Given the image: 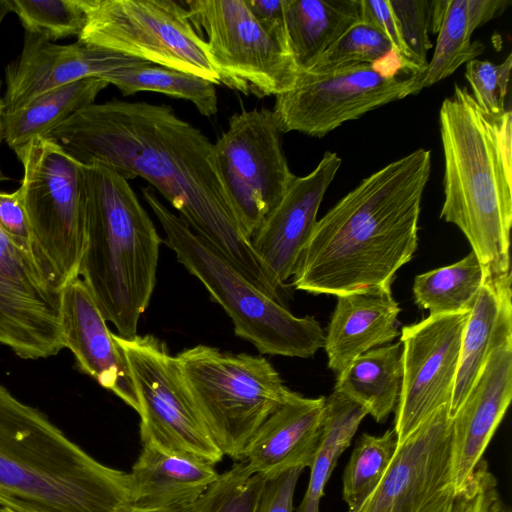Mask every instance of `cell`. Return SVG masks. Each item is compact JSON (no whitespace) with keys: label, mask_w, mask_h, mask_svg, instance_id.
<instances>
[{"label":"cell","mask_w":512,"mask_h":512,"mask_svg":"<svg viewBox=\"0 0 512 512\" xmlns=\"http://www.w3.org/2000/svg\"><path fill=\"white\" fill-rule=\"evenodd\" d=\"M108 85L101 78L91 77L37 96L20 109L4 113L3 139L16 152L34 138L47 137L72 114L93 104L98 94Z\"/></svg>","instance_id":"cell-26"},{"label":"cell","mask_w":512,"mask_h":512,"mask_svg":"<svg viewBox=\"0 0 512 512\" xmlns=\"http://www.w3.org/2000/svg\"><path fill=\"white\" fill-rule=\"evenodd\" d=\"M416 75L384 78L368 63L300 71L293 89L276 96L272 112L282 134L296 131L321 138L347 121L413 95Z\"/></svg>","instance_id":"cell-13"},{"label":"cell","mask_w":512,"mask_h":512,"mask_svg":"<svg viewBox=\"0 0 512 512\" xmlns=\"http://www.w3.org/2000/svg\"><path fill=\"white\" fill-rule=\"evenodd\" d=\"M182 382L224 456L243 461L261 424L294 391L262 356L197 345L175 355Z\"/></svg>","instance_id":"cell-7"},{"label":"cell","mask_w":512,"mask_h":512,"mask_svg":"<svg viewBox=\"0 0 512 512\" xmlns=\"http://www.w3.org/2000/svg\"><path fill=\"white\" fill-rule=\"evenodd\" d=\"M193 506L194 503L169 507L143 508L130 504L123 508L120 512H192Z\"/></svg>","instance_id":"cell-46"},{"label":"cell","mask_w":512,"mask_h":512,"mask_svg":"<svg viewBox=\"0 0 512 512\" xmlns=\"http://www.w3.org/2000/svg\"><path fill=\"white\" fill-rule=\"evenodd\" d=\"M11 12L10 11V8H9V5H8V1L7 0H0V25L3 21V19L5 18V16Z\"/></svg>","instance_id":"cell-49"},{"label":"cell","mask_w":512,"mask_h":512,"mask_svg":"<svg viewBox=\"0 0 512 512\" xmlns=\"http://www.w3.org/2000/svg\"><path fill=\"white\" fill-rule=\"evenodd\" d=\"M78 1L85 15L78 41L220 84L205 40L178 2Z\"/></svg>","instance_id":"cell-9"},{"label":"cell","mask_w":512,"mask_h":512,"mask_svg":"<svg viewBox=\"0 0 512 512\" xmlns=\"http://www.w3.org/2000/svg\"><path fill=\"white\" fill-rule=\"evenodd\" d=\"M0 229L35 260L33 238L19 188L12 193L0 192Z\"/></svg>","instance_id":"cell-39"},{"label":"cell","mask_w":512,"mask_h":512,"mask_svg":"<svg viewBox=\"0 0 512 512\" xmlns=\"http://www.w3.org/2000/svg\"><path fill=\"white\" fill-rule=\"evenodd\" d=\"M510 0H467V22L471 34L493 18L501 15Z\"/></svg>","instance_id":"cell-43"},{"label":"cell","mask_w":512,"mask_h":512,"mask_svg":"<svg viewBox=\"0 0 512 512\" xmlns=\"http://www.w3.org/2000/svg\"><path fill=\"white\" fill-rule=\"evenodd\" d=\"M341 164L337 153L326 151L309 174L295 177L250 239L255 254L281 289L295 272L317 222L320 204Z\"/></svg>","instance_id":"cell-18"},{"label":"cell","mask_w":512,"mask_h":512,"mask_svg":"<svg viewBox=\"0 0 512 512\" xmlns=\"http://www.w3.org/2000/svg\"><path fill=\"white\" fill-rule=\"evenodd\" d=\"M457 497L451 474V418L444 405L397 445L379 484L348 512H451Z\"/></svg>","instance_id":"cell-14"},{"label":"cell","mask_w":512,"mask_h":512,"mask_svg":"<svg viewBox=\"0 0 512 512\" xmlns=\"http://www.w3.org/2000/svg\"><path fill=\"white\" fill-rule=\"evenodd\" d=\"M0 494L43 512H120L130 505L128 473L98 462L2 384Z\"/></svg>","instance_id":"cell-3"},{"label":"cell","mask_w":512,"mask_h":512,"mask_svg":"<svg viewBox=\"0 0 512 512\" xmlns=\"http://www.w3.org/2000/svg\"><path fill=\"white\" fill-rule=\"evenodd\" d=\"M397 445L394 429L380 436L361 435L343 474V499L349 510L357 509L379 484Z\"/></svg>","instance_id":"cell-32"},{"label":"cell","mask_w":512,"mask_h":512,"mask_svg":"<svg viewBox=\"0 0 512 512\" xmlns=\"http://www.w3.org/2000/svg\"><path fill=\"white\" fill-rule=\"evenodd\" d=\"M512 55L500 64L488 60L472 59L466 63L465 78L479 108L492 117L502 115L508 91Z\"/></svg>","instance_id":"cell-36"},{"label":"cell","mask_w":512,"mask_h":512,"mask_svg":"<svg viewBox=\"0 0 512 512\" xmlns=\"http://www.w3.org/2000/svg\"><path fill=\"white\" fill-rule=\"evenodd\" d=\"M498 117L484 113L458 84L439 112L444 155L440 218L461 230L487 276L511 273L512 167L502 154Z\"/></svg>","instance_id":"cell-4"},{"label":"cell","mask_w":512,"mask_h":512,"mask_svg":"<svg viewBox=\"0 0 512 512\" xmlns=\"http://www.w3.org/2000/svg\"><path fill=\"white\" fill-rule=\"evenodd\" d=\"M0 344L28 360L49 358L64 348L61 291L1 229Z\"/></svg>","instance_id":"cell-16"},{"label":"cell","mask_w":512,"mask_h":512,"mask_svg":"<svg viewBox=\"0 0 512 512\" xmlns=\"http://www.w3.org/2000/svg\"><path fill=\"white\" fill-rule=\"evenodd\" d=\"M451 512H510L485 460L482 459L475 468L465 488L458 494Z\"/></svg>","instance_id":"cell-38"},{"label":"cell","mask_w":512,"mask_h":512,"mask_svg":"<svg viewBox=\"0 0 512 512\" xmlns=\"http://www.w3.org/2000/svg\"><path fill=\"white\" fill-rule=\"evenodd\" d=\"M61 315L64 348L73 353L78 369L139 413V400L125 355L79 276L61 291Z\"/></svg>","instance_id":"cell-20"},{"label":"cell","mask_w":512,"mask_h":512,"mask_svg":"<svg viewBox=\"0 0 512 512\" xmlns=\"http://www.w3.org/2000/svg\"><path fill=\"white\" fill-rule=\"evenodd\" d=\"M145 61L81 41L59 45L25 32L19 56L5 67V114L25 106L37 96L85 78L103 76Z\"/></svg>","instance_id":"cell-17"},{"label":"cell","mask_w":512,"mask_h":512,"mask_svg":"<svg viewBox=\"0 0 512 512\" xmlns=\"http://www.w3.org/2000/svg\"><path fill=\"white\" fill-rule=\"evenodd\" d=\"M84 174L88 238L79 277L105 320L130 338L150 303L162 240L120 172L93 162L84 165Z\"/></svg>","instance_id":"cell-5"},{"label":"cell","mask_w":512,"mask_h":512,"mask_svg":"<svg viewBox=\"0 0 512 512\" xmlns=\"http://www.w3.org/2000/svg\"><path fill=\"white\" fill-rule=\"evenodd\" d=\"M128 473L130 504L158 508L194 503L218 478L215 465L201 458L142 444Z\"/></svg>","instance_id":"cell-24"},{"label":"cell","mask_w":512,"mask_h":512,"mask_svg":"<svg viewBox=\"0 0 512 512\" xmlns=\"http://www.w3.org/2000/svg\"><path fill=\"white\" fill-rule=\"evenodd\" d=\"M23 166L19 189L31 230L34 258L55 289L79 276L88 238L84 165L49 137L15 152Z\"/></svg>","instance_id":"cell-8"},{"label":"cell","mask_w":512,"mask_h":512,"mask_svg":"<svg viewBox=\"0 0 512 512\" xmlns=\"http://www.w3.org/2000/svg\"><path fill=\"white\" fill-rule=\"evenodd\" d=\"M101 79L118 88L123 96L153 91L192 102L203 116L217 112L215 84L199 76L145 62L122 68Z\"/></svg>","instance_id":"cell-30"},{"label":"cell","mask_w":512,"mask_h":512,"mask_svg":"<svg viewBox=\"0 0 512 512\" xmlns=\"http://www.w3.org/2000/svg\"><path fill=\"white\" fill-rule=\"evenodd\" d=\"M70 156L141 177L252 283L280 290L244 235L221 180L214 143L165 104L113 99L86 106L49 134Z\"/></svg>","instance_id":"cell-1"},{"label":"cell","mask_w":512,"mask_h":512,"mask_svg":"<svg viewBox=\"0 0 512 512\" xmlns=\"http://www.w3.org/2000/svg\"><path fill=\"white\" fill-rule=\"evenodd\" d=\"M509 343H512L511 273L486 275L463 330L459 366L448 406L450 418L466 398L490 353Z\"/></svg>","instance_id":"cell-23"},{"label":"cell","mask_w":512,"mask_h":512,"mask_svg":"<svg viewBox=\"0 0 512 512\" xmlns=\"http://www.w3.org/2000/svg\"><path fill=\"white\" fill-rule=\"evenodd\" d=\"M449 0H432L430 31L437 34L443 22Z\"/></svg>","instance_id":"cell-45"},{"label":"cell","mask_w":512,"mask_h":512,"mask_svg":"<svg viewBox=\"0 0 512 512\" xmlns=\"http://www.w3.org/2000/svg\"><path fill=\"white\" fill-rule=\"evenodd\" d=\"M0 512H17L6 503L0 500Z\"/></svg>","instance_id":"cell-50"},{"label":"cell","mask_w":512,"mask_h":512,"mask_svg":"<svg viewBox=\"0 0 512 512\" xmlns=\"http://www.w3.org/2000/svg\"><path fill=\"white\" fill-rule=\"evenodd\" d=\"M404 44L421 72L427 67V53L432 47V0H389Z\"/></svg>","instance_id":"cell-37"},{"label":"cell","mask_w":512,"mask_h":512,"mask_svg":"<svg viewBox=\"0 0 512 512\" xmlns=\"http://www.w3.org/2000/svg\"><path fill=\"white\" fill-rule=\"evenodd\" d=\"M141 192L165 232L166 245L221 305L238 337L268 355L310 358L323 347L325 333L315 317L293 315L173 213L153 187L143 186Z\"/></svg>","instance_id":"cell-6"},{"label":"cell","mask_w":512,"mask_h":512,"mask_svg":"<svg viewBox=\"0 0 512 512\" xmlns=\"http://www.w3.org/2000/svg\"><path fill=\"white\" fill-rule=\"evenodd\" d=\"M361 23L377 29L389 41L392 49L413 62L403 42L389 0H360Z\"/></svg>","instance_id":"cell-41"},{"label":"cell","mask_w":512,"mask_h":512,"mask_svg":"<svg viewBox=\"0 0 512 512\" xmlns=\"http://www.w3.org/2000/svg\"><path fill=\"white\" fill-rule=\"evenodd\" d=\"M265 480L245 460L235 462L194 502L192 512H254Z\"/></svg>","instance_id":"cell-34"},{"label":"cell","mask_w":512,"mask_h":512,"mask_svg":"<svg viewBox=\"0 0 512 512\" xmlns=\"http://www.w3.org/2000/svg\"><path fill=\"white\" fill-rule=\"evenodd\" d=\"M325 397L296 392L261 424L245 448L253 473L266 480L294 468L310 467L319 446Z\"/></svg>","instance_id":"cell-21"},{"label":"cell","mask_w":512,"mask_h":512,"mask_svg":"<svg viewBox=\"0 0 512 512\" xmlns=\"http://www.w3.org/2000/svg\"><path fill=\"white\" fill-rule=\"evenodd\" d=\"M284 19L291 53L303 71L361 22V4L360 0H284Z\"/></svg>","instance_id":"cell-25"},{"label":"cell","mask_w":512,"mask_h":512,"mask_svg":"<svg viewBox=\"0 0 512 512\" xmlns=\"http://www.w3.org/2000/svg\"><path fill=\"white\" fill-rule=\"evenodd\" d=\"M25 32L55 41L81 33L85 15L78 0H7Z\"/></svg>","instance_id":"cell-33"},{"label":"cell","mask_w":512,"mask_h":512,"mask_svg":"<svg viewBox=\"0 0 512 512\" xmlns=\"http://www.w3.org/2000/svg\"><path fill=\"white\" fill-rule=\"evenodd\" d=\"M485 277L483 265L471 251L451 265L416 275L415 304L432 316L470 311Z\"/></svg>","instance_id":"cell-29"},{"label":"cell","mask_w":512,"mask_h":512,"mask_svg":"<svg viewBox=\"0 0 512 512\" xmlns=\"http://www.w3.org/2000/svg\"><path fill=\"white\" fill-rule=\"evenodd\" d=\"M324 349L328 368L340 375L358 356L392 342L398 335L399 304L391 287L336 296Z\"/></svg>","instance_id":"cell-22"},{"label":"cell","mask_w":512,"mask_h":512,"mask_svg":"<svg viewBox=\"0 0 512 512\" xmlns=\"http://www.w3.org/2000/svg\"><path fill=\"white\" fill-rule=\"evenodd\" d=\"M0 500L2 502L6 503L7 505H9L11 508H13L17 512H43V511L36 510V509H34L24 503H21L17 500L3 496L1 494H0Z\"/></svg>","instance_id":"cell-47"},{"label":"cell","mask_w":512,"mask_h":512,"mask_svg":"<svg viewBox=\"0 0 512 512\" xmlns=\"http://www.w3.org/2000/svg\"><path fill=\"white\" fill-rule=\"evenodd\" d=\"M366 415L361 404L341 392L334 390L325 398L319 446L310 465L307 490L296 512H320L325 485Z\"/></svg>","instance_id":"cell-28"},{"label":"cell","mask_w":512,"mask_h":512,"mask_svg":"<svg viewBox=\"0 0 512 512\" xmlns=\"http://www.w3.org/2000/svg\"><path fill=\"white\" fill-rule=\"evenodd\" d=\"M123 351L139 400L140 438L174 453L220 462L212 439L182 382L175 356L152 335L124 338L113 333Z\"/></svg>","instance_id":"cell-11"},{"label":"cell","mask_w":512,"mask_h":512,"mask_svg":"<svg viewBox=\"0 0 512 512\" xmlns=\"http://www.w3.org/2000/svg\"><path fill=\"white\" fill-rule=\"evenodd\" d=\"M245 2L260 25L270 35L289 46L284 19V0H245Z\"/></svg>","instance_id":"cell-42"},{"label":"cell","mask_w":512,"mask_h":512,"mask_svg":"<svg viewBox=\"0 0 512 512\" xmlns=\"http://www.w3.org/2000/svg\"><path fill=\"white\" fill-rule=\"evenodd\" d=\"M0 89H1V81H0ZM4 113H5V105H4L3 97H1V95H0V144L3 140Z\"/></svg>","instance_id":"cell-48"},{"label":"cell","mask_w":512,"mask_h":512,"mask_svg":"<svg viewBox=\"0 0 512 512\" xmlns=\"http://www.w3.org/2000/svg\"><path fill=\"white\" fill-rule=\"evenodd\" d=\"M390 49L392 46L384 35L374 27L360 22L303 71L318 73L351 64H371Z\"/></svg>","instance_id":"cell-35"},{"label":"cell","mask_w":512,"mask_h":512,"mask_svg":"<svg viewBox=\"0 0 512 512\" xmlns=\"http://www.w3.org/2000/svg\"><path fill=\"white\" fill-rule=\"evenodd\" d=\"M470 311L427 318L401 330L402 384L395 407L398 444L450 403Z\"/></svg>","instance_id":"cell-15"},{"label":"cell","mask_w":512,"mask_h":512,"mask_svg":"<svg viewBox=\"0 0 512 512\" xmlns=\"http://www.w3.org/2000/svg\"><path fill=\"white\" fill-rule=\"evenodd\" d=\"M370 65L384 78L397 77L401 71H409L411 74L421 73L420 68L414 62L403 57L394 49H390Z\"/></svg>","instance_id":"cell-44"},{"label":"cell","mask_w":512,"mask_h":512,"mask_svg":"<svg viewBox=\"0 0 512 512\" xmlns=\"http://www.w3.org/2000/svg\"><path fill=\"white\" fill-rule=\"evenodd\" d=\"M435 50L427 67L416 75L413 95L452 75L462 64L485 50L483 43L471 40L468 29L467 0H449L438 31Z\"/></svg>","instance_id":"cell-31"},{"label":"cell","mask_w":512,"mask_h":512,"mask_svg":"<svg viewBox=\"0 0 512 512\" xmlns=\"http://www.w3.org/2000/svg\"><path fill=\"white\" fill-rule=\"evenodd\" d=\"M272 110L233 114L214 143L218 171L244 235L250 240L296 175L286 160Z\"/></svg>","instance_id":"cell-12"},{"label":"cell","mask_w":512,"mask_h":512,"mask_svg":"<svg viewBox=\"0 0 512 512\" xmlns=\"http://www.w3.org/2000/svg\"><path fill=\"white\" fill-rule=\"evenodd\" d=\"M402 384L401 341L358 356L337 376L334 390L361 404L376 422L396 407Z\"/></svg>","instance_id":"cell-27"},{"label":"cell","mask_w":512,"mask_h":512,"mask_svg":"<svg viewBox=\"0 0 512 512\" xmlns=\"http://www.w3.org/2000/svg\"><path fill=\"white\" fill-rule=\"evenodd\" d=\"M302 468L265 480L254 512H293V498Z\"/></svg>","instance_id":"cell-40"},{"label":"cell","mask_w":512,"mask_h":512,"mask_svg":"<svg viewBox=\"0 0 512 512\" xmlns=\"http://www.w3.org/2000/svg\"><path fill=\"white\" fill-rule=\"evenodd\" d=\"M512 398V343L489 355L466 398L451 418V474L465 488L482 460Z\"/></svg>","instance_id":"cell-19"},{"label":"cell","mask_w":512,"mask_h":512,"mask_svg":"<svg viewBox=\"0 0 512 512\" xmlns=\"http://www.w3.org/2000/svg\"><path fill=\"white\" fill-rule=\"evenodd\" d=\"M189 19L206 34L219 82L262 98L295 86L300 69L289 46L270 35L245 0H186Z\"/></svg>","instance_id":"cell-10"},{"label":"cell","mask_w":512,"mask_h":512,"mask_svg":"<svg viewBox=\"0 0 512 512\" xmlns=\"http://www.w3.org/2000/svg\"><path fill=\"white\" fill-rule=\"evenodd\" d=\"M431 164V151L418 148L363 179L317 220L292 285L333 296L391 287L418 246Z\"/></svg>","instance_id":"cell-2"}]
</instances>
